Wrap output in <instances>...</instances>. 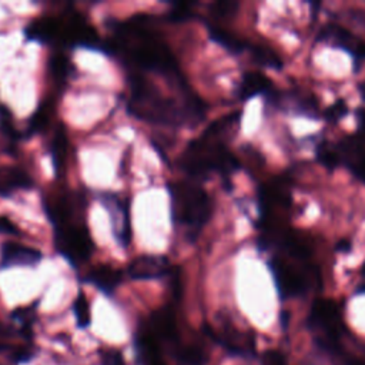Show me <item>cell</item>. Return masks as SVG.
I'll return each mask as SVG.
<instances>
[{
  "instance_id": "277c9868",
  "label": "cell",
  "mask_w": 365,
  "mask_h": 365,
  "mask_svg": "<svg viewBox=\"0 0 365 365\" xmlns=\"http://www.w3.org/2000/svg\"><path fill=\"white\" fill-rule=\"evenodd\" d=\"M274 282L282 298L301 297L311 287L318 285L319 274L314 268H297L295 265L281 259L272 258L269 261Z\"/></svg>"
},
{
  "instance_id": "3957f363",
  "label": "cell",
  "mask_w": 365,
  "mask_h": 365,
  "mask_svg": "<svg viewBox=\"0 0 365 365\" xmlns=\"http://www.w3.org/2000/svg\"><path fill=\"white\" fill-rule=\"evenodd\" d=\"M171 215L184 228L188 240H195L211 217L212 205L207 191L191 181H175L168 185Z\"/></svg>"
},
{
  "instance_id": "4dcf8cb0",
  "label": "cell",
  "mask_w": 365,
  "mask_h": 365,
  "mask_svg": "<svg viewBox=\"0 0 365 365\" xmlns=\"http://www.w3.org/2000/svg\"><path fill=\"white\" fill-rule=\"evenodd\" d=\"M9 358L13 361V362H26V361H30L31 355L27 349L24 348H14L13 352L9 355Z\"/></svg>"
},
{
  "instance_id": "5bb4252c",
  "label": "cell",
  "mask_w": 365,
  "mask_h": 365,
  "mask_svg": "<svg viewBox=\"0 0 365 365\" xmlns=\"http://www.w3.org/2000/svg\"><path fill=\"white\" fill-rule=\"evenodd\" d=\"M84 281L94 285L106 295H113L121 281V272L111 265L101 264L93 267L84 277Z\"/></svg>"
},
{
  "instance_id": "ac0fdd59",
  "label": "cell",
  "mask_w": 365,
  "mask_h": 365,
  "mask_svg": "<svg viewBox=\"0 0 365 365\" xmlns=\"http://www.w3.org/2000/svg\"><path fill=\"white\" fill-rule=\"evenodd\" d=\"M208 34H210V38L212 41H215L217 44L222 46L224 48H227L228 51L231 53H242L245 50L250 48L251 44H248L247 41L235 37L234 34L217 27V26H208Z\"/></svg>"
},
{
  "instance_id": "e575fe53",
  "label": "cell",
  "mask_w": 365,
  "mask_h": 365,
  "mask_svg": "<svg viewBox=\"0 0 365 365\" xmlns=\"http://www.w3.org/2000/svg\"><path fill=\"white\" fill-rule=\"evenodd\" d=\"M0 365H3V364H0Z\"/></svg>"
},
{
  "instance_id": "52a82bcc",
  "label": "cell",
  "mask_w": 365,
  "mask_h": 365,
  "mask_svg": "<svg viewBox=\"0 0 365 365\" xmlns=\"http://www.w3.org/2000/svg\"><path fill=\"white\" fill-rule=\"evenodd\" d=\"M58 43L68 47H84L93 50H104V44L100 41L97 31L80 16L73 14L68 20L61 21L58 34Z\"/></svg>"
},
{
  "instance_id": "6da1fadb",
  "label": "cell",
  "mask_w": 365,
  "mask_h": 365,
  "mask_svg": "<svg viewBox=\"0 0 365 365\" xmlns=\"http://www.w3.org/2000/svg\"><path fill=\"white\" fill-rule=\"evenodd\" d=\"M130 97L127 101V110L131 115L151 124L161 125H194L190 107L182 97L178 103L173 98L164 97L148 80L140 74H131L128 78Z\"/></svg>"
},
{
  "instance_id": "8fae6325",
  "label": "cell",
  "mask_w": 365,
  "mask_h": 365,
  "mask_svg": "<svg viewBox=\"0 0 365 365\" xmlns=\"http://www.w3.org/2000/svg\"><path fill=\"white\" fill-rule=\"evenodd\" d=\"M127 272L133 279H157L170 272V264L161 255H140L128 264Z\"/></svg>"
},
{
  "instance_id": "7402d4cb",
  "label": "cell",
  "mask_w": 365,
  "mask_h": 365,
  "mask_svg": "<svg viewBox=\"0 0 365 365\" xmlns=\"http://www.w3.org/2000/svg\"><path fill=\"white\" fill-rule=\"evenodd\" d=\"M50 115H51V103L48 101L41 103L29 120V131L31 134L43 131L50 121Z\"/></svg>"
},
{
  "instance_id": "603a6c76",
  "label": "cell",
  "mask_w": 365,
  "mask_h": 365,
  "mask_svg": "<svg viewBox=\"0 0 365 365\" xmlns=\"http://www.w3.org/2000/svg\"><path fill=\"white\" fill-rule=\"evenodd\" d=\"M73 312L76 318V324L78 328H88L91 322V311L88 299L84 294H78L73 301Z\"/></svg>"
},
{
  "instance_id": "44dd1931",
  "label": "cell",
  "mask_w": 365,
  "mask_h": 365,
  "mask_svg": "<svg viewBox=\"0 0 365 365\" xmlns=\"http://www.w3.org/2000/svg\"><path fill=\"white\" fill-rule=\"evenodd\" d=\"M248 51L251 53L252 56V60L255 63H258L259 66L262 67H269V68H281L282 63L278 57V54L267 47V46H262V44H251Z\"/></svg>"
},
{
  "instance_id": "ba28073f",
  "label": "cell",
  "mask_w": 365,
  "mask_h": 365,
  "mask_svg": "<svg viewBox=\"0 0 365 365\" xmlns=\"http://www.w3.org/2000/svg\"><path fill=\"white\" fill-rule=\"evenodd\" d=\"M101 204L110 214V222H111V231L123 248L128 247L131 241V222H130V207L128 200L123 198L117 194H108L104 192L101 197Z\"/></svg>"
},
{
  "instance_id": "ffe728a7",
  "label": "cell",
  "mask_w": 365,
  "mask_h": 365,
  "mask_svg": "<svg viewBox=\"0 0 365 365\" xmlns=\"http://www.w3.org/2000/svg\"><path fill=\"white\" fill-rule=\"evenodd\" d=\"M48 71H50L51 78L56 83L64 84V83H67V80L70 78V76L73 73V64L67 56H64L63 53H56V54L50 56Z\"/></svg>"
},
{
  "instance_id": "d6a6232c",
  "label": "cell",
  "mask_w": 365,
  "mask_h": 365,
  "mask_svg": "<svg viewBox=\"0 0 365 365\" xmlns=\"http://www.w3.org/2000/svg\"><path fill=\"white\" fill-rule=\"evenodd\" d=\"M361 91H362V96L365 97V83L362 84V87H361Z\"/></svg>"
},
{
  "instance_id": "e0dca14e",
  "label": "cell",
  "mask_w": 365,
  "mask_h": 365,
  "mask_svg": "<svg viewBox=\"0 0 365 365\" xmlns=\"http://www.w3.org/2000/svg\"><path fill=\"white\" fill-rule=\"evenodd\" d=\"M67 148H68V141H67L66 130L63 125H58L57 130L54 131L51 145H50L51 163H53L56 175H60L61 171L64 170L66 158H67Z\"/></svg>"
},
{
  "instance_id": "7a4b0ae2",
  "label": "cell",
  "mask_w": 365,
  "mask_h": 365,
  "mask_svg": "<svg viewBox=\"0 0 365 365\" xmlns=\"http://www.w3.org/2000/svg\"><path fill=\"white\" fill-rule=\"evenodd\" d=\"M178 165L194 178H207L211 173L228 175L240 168L238 160L218 141V137L208 133L185 147Z\"/></svg>"
},
{
  "instance_id": "f1b7e54d",
  "label": "cell",
  "mask_w": 365,
  "mask_h": 365,
  "mask_svg": "<svg viewBox=\"0 0 365 365\" xmlns=\"http://www.w3.org/2000/svg\"><path fill=\"white\" fill-rule=\"evenodd\" d=\"M103 361L104 365H125L121 352H118L117 349H108Z\"/></svg>"
},
{
  "instance_id": "83f0119b",
  "label": "cell",
  "mask_w": 365,
  "mask_h": 365,
  "mask_svg": "<svg viewBox=\"0 0 365 365\" xmlns=\"http://www.w3.org/2000/svg\"><path fill=\"white\" fill-rule=\"evenodd\" d=\"M345 113H346V104L344 103V101H336L332 107H329L328 110H327V118L328 120H332V121H335V120H338V118H341L342 115H345Z\"/></svg>"
},
{
  "instance_id": "9c48e42d",
  "label": "cell",
  "mask_w": 365,
  "mask_h": 365,
  "mask_svg": "<svg viewBox=\"0 0 365 365\" xmlns=\"http://www.w3.org/2000/svg\"><path fill=\"white\" fill-rule=\"evenodd\" d=\"M318 38L349 53L355 61L356 68L362 61H365V41L356 38L354 34H351L346 29L341 26L328 24L322 27Z\"/></svg>"
},
{
  "instance_id": "9a60e30c",
  "label": "cell",
  "mask_w": 365,
  "mask_h": 365,
  "mask_svg": "<svg viewBox=\"0 0 365 365\" xmlns=\"http://www.w3.org/2000/svg\"><path fill=\"white\" fill-rule=\"evenodd\" d=\"M33 187L31 177L17 167H0V197H10L16 191Z\"/></svg>"
},
{
  "instance_id": "d6986e66",
  "label": "cell",
  "mask_w": 365,
  "mask_h": 365,
  "mask_svg": "<svg viewBox=\"0 0 365 365\" xmlns=\"http://www.w3.org/2000/svg\"><path fill=\"white\" fill-rule=\"evenodd\" d=\"M173 355L180 365H207L208 354L200 345H178Z\"/></svg>"
},
{
  "instance_id": "484cf974",
  "label": "cell",
  "mask_w": 365,
  "mask_h": 365,
  "mask_svg": "<svg viewBox=\"0 0 365 365\" xmlns=\"http://www.w3.org/2000/svg\"><path fill=\"white\" fill-rule=\"evenodd\" d=\"M192 17V10L190 3H177L170 10V19L174 21H181Z\"/></svg>"
},
{
  "instance_id": "4fadbf2b",
  "label": "cell",
  "mask_w": 365,
  "mask_h": 365,
  "mask_svg": "<svg viewBox=\"0 0 365 365\" xmlns=\"http://www.w3.org/2000/svg\"><path fill=\"white\" fill-rule=\"evenodd\" d=\"M61 29V20L57 17H40L29 23L24 33L26 37L31 41H37L41 44H48L58 40Z\"/></svg>"
},
{
  "instance_id": "8992f818",
  "label": "cell",
  "mask_w": 365,
  "mask_h": 365,
  "mask_svg": "<svg viewBox=\"0 0 365 365\" xmlns=\"http://www.w3.org/2000/svg\"><path fill=\"white\" fill-rule=\"evenodd\" d=\"M54 245L70 264L87 261L94 250L90 231L83 222H67L54 228Z\"/></svg>"
},
{
  "instance_id": "30bf717a",
  "label": "cell",
  "mask_w": 365,
  "mask_h": 365,
  "mask_svg": "<svg viewBox=\"0 0 365 365\" xmlns=\"http://www.w3.org/2000/svg\"><path fill=\"white\" fill-rule=\"evenodd\" d=\"M41 259V252L37 248L29 247L17 241H6L0 248V267H33Z\"/></svg>"
},
{
  "instance_id": "cb8c5ba5",
  "label": "cell",
  "mask_w": 365,
  "mask_h": 365,
  "mask_svg": "<svg viewBox=\"0 0 365 365\" xmlns=\"http://www.w3.org/2000/svg\"><path fill=\"white\" fill-rule=\"evenodd\" d=\"M238 3L237 1H231V0H221V1H215L210 6V13L218 19H228L232 17L237 10H238Z\"/></svg>"
},
{
  "instance_id": "d4e9b609",
  "label": "cell",
  "mask_w": 365,
  "mask_h": 365,
  "mask_svg": "<svg viewBox=\"0 0 365 365\" xmlns=\"http://www.w3.org/2000/svg\"><path fill=\"white\" fill-rule=\"evenodd\" d=\"M318 160L327 167V168H335L341 164V158L336 148H332L327 144H322L318 147Z\"/></svg>"
},
{
  "instance_id": "836d02e7",
  "label": "cell",
  "mask_w": 365,
  "mask_h": 365,
  "mask_svg": "<svg viewBox=\"0 0 365 365\" xmlns=\"http://www.w3.org/2000/svg\"><path fill=\"white\" fill-rule=\"evenodd\" d=\"M361 274L365 277V262H364V265H362V269H361Z\"/></svg>"
},
{
  "instance_id": "5b68a950",
  "label": "cell",
  "mask_w": 365,
  "mask_h": 365,
  "mask_svg": "<svg viewBox=\"0 0 365 365\" xmlns=\"http://www.w3.org/2000/svg\"><path fill=\"white\" fill-rule=\"evenodd\" d=\"M308 324L321 332V345L325 349L341 354L339 336L344 331L342 315L339 307L331 299H317L309 311Z\"/></svg>"
},
{
  "instance_id": "2e32d148",
  "label": "cell",
  "mask_w": 365,
  "mask_h": 365,
  "mask_svg": "<svg viewBox=\"0 0 365 365\" xmlns=\"http://www.w3.org/2000/svg\"><path fill=\"white\" fill-rule=\"evenodd\" d=\"M271 87V81L267 76L259 71H248L241 78L238 96L241 100H248L258 94H268Z\"/></svg>"
},
{
  "instance_id": "1f68e13d",
  "label": "cell",
  "mask_w": 365,
  "mask_h": 365,
  "mask_svg": "<svg viewBox=\"0 0 365 365\" xmlns=\"http://www.w3.org/2000/svg\"><path fill=\"white\" fill-rule=\"evenodd\" d=\"M345 365H365V358L354 356V355H344L342 356Z\"/></svg>"
},
{
  "instance_id": "7c38bea8",
  "label": "cell",
  "mask_w": 365,
  "mask_h": 365,
  "mask_svg": "<svg viewBox=\"0 0 365 365\" xmlns=\"http://www.w3.org/2000/svg\"><path fill=\"white\" fill-rule=\"evenodd\" d=\"M150 331L157 339H161L171 345L173 351L180 345L177 334V322L174 309L168 305L158 308L151 314Z\"/></svg>"
},
{
  "instance_id": "4316f807",
  "label": "cell",
  "mask_w": 365,
  "mask_h": 365,
  "mask_svg": "<svg viewBox=\"0 0 365 365\" xmlns=\"http://www.w3.org/2000/svg\"><path fill=\"white\" fill-rule=\"evenodd\" d=\"M262 365H288L285 356L275 349H268L262 354V359H261Z\"/></svg>"
},
{
  "instance_id": "f546056e",
  "label": "cell",
  "mask_w": 365,
  "mask_h": 365,
  "mask_svg": "<svg viewBox=\"0 0 365 365\" xmlns=\"http://www.w3.org/2000/svg\"><path fill=\"white\" fill-rule=\"evenodd\" d=\"M0 234L17 235V234H19V230H17V227H16L7 217H0Z\"/></svg>"
}]
</instances>
